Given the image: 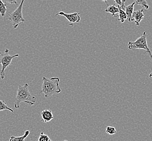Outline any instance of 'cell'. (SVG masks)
I'll return each instance as SVG.
<instances>
[{"mask_svg":"<svg viewBox=\"0 0 152 141\" xmlns=\"http://www.w3.org/2000/svg\"><path fill=\"white\" fill-rule=\"evenodd\" d=\"M25 0H22L21 2L20 5L18 7V8L12 13H9V20L12 22V26L14 29L17 28L20 24L23 23L25 22L22 10H23V6L24 4Z\"/></svg>","mask_w":152,"mask_h":141,"instance_id":"5b68a950","label":"cell"},{"mask_svg":"<svg viewBox=\"0 0 152 141\" xmlns=\"http://www.w3.org/2000/svg\"><path fill=\"white\" fill-rule=\"evenodd\" d=\"M5 2L7 3H9V4H18L17 2V0H4Z\"/></svg>","mask_w":152,"mask_h":141,"instance_id":"ac0fdd59","label":"cell"},{"mask_svg":"<svg viewBox=\"0 0 152 141\" xmlns=\"http://www.w3.org/2000/svg\"><path fill=\"white\" fill-rule=\"evenodd\" d=\"M4 110L9 111L12 112H14V110L12 108L9 107L8 106L6 101L2 100H0V111Z\"/></svg>","mask_w":152,"mask_h":141,"instance_id":"5bb4252c","label":"cell"},{"mask_svg":"<svg viewBox=\"0 0 152 141\" xmlns=\"http://www.w3.org/2000/svg\"><path fill=\"white\" fill-rule=\"evenodd\" d=\"M41 121L43 123H48L54 119V116L50 109H46L41 112Z\"/></svg>","mask_w":152,"mask_h":141,"instance_id":"ba28073f","label":"cell"},{"mask_svg":"<svg viewBox=\"0 0 152 141\" xmlns=\"http://www.w3.org/2000/svg\"><path fill=\"white\" fill-rule=\"evenodd\" d=\"M19 55L18 54L14 55H10L9 54V50L8 49H6L3 53L0 52V64L2 65V68L0 70V76L2 79L4 78L5 70L12 64L13 59L18 58Z\"/></svg>","mask_w":152,"mask_h":141,"instance_id":"277c9868","label":"cell"},{"mask_svg":"<svg viewBox=\"0 0 152 141\" xmlns=\"http://www.w3.org/2000/svg\"><path fill=\"white\" fill-rule=\"evenodd\" d=\"M144 12L145 10L143 9L138 10L133 12L132 19V21H134L137 26L140 25V22L142 21L144 18Z\"/></svg>","mask_w":152,"mask_h":141,"instance_id":"52a82bcc","label":"cell"},{"mask_svg":"<svg viewBox=\"0 0 152 141\" xmlns=\"http://www.w3.org/2000/svg\"><path fill=\"white\" fill-rule=\"evenodd\" d=\"M101 1H104V2H105V3H106V4L107 6H108V3H107V0H101Z\"/></svg>","mask_w":152,"mask_h":141,"instance_id":"44dd1931","label":"cell"},{"mask_svg":"<svg viewBox=\"0 0 152 141\" xmlns=\"http://www.w3.org/2000/svg\"><path fill=\"white\" fill-rule=\"evenodd\" d=\"M118 8H119V14H118V15H119V18L118 20H116V21H119L120 22H121L122 23H124L125 21L127 20V15L125 12V10L124 9H122L121 8V7L120 6H118Z\"/></svg>","mask_w":152,"mask_h":141,"instance_id":"8fae6325","label":"cell"},{"mask_svg":"<svg viewBox=\"0 0 152 141\" xmlns=\"http://www.w3.org/2000/svg\"><path fill=\"white\" fill-rule=\"evenodd\" d=\"M149 78H152V72L151 73L149 74Z\"/></svg>","mask_w":152,"mask_h":141,"instance_id":"7402d4cb","label":"cell"},{"mask_svg":"<svg viewBox=\"0 0 152 141\" xmlns=\"http://www.w3.org/2000/svg\"><path fill=\"white\" fill-rule=\"evenodd\" d=\"M42 80V89L40 93H43L45 98H50L55 94L61 93L59 77H52L49 79L46 77H43Z\"/></svg>","mask_w":152,"mask_h":141,"instance_id":"7a4b0ae2","label":"cell"},{"mask_svg":"<svg viewBox=\"0 0 152 141\" xmlns=\"http://www.w3.org/2000/svg\"><path fill=\"white\" fill-rule=\"evenodd\" d=\"M38 140L39 141H52V140L49 138L48 136L45 134L43 132H41Z\"/></svg>","mask_w":152,"mask_h":141,"instance_id":"e0dca14e","label":"cell"},{"mask_svg":"<svg viewBox=\"0 0 152 141\" xmlns=\"http://www.w3.org/2000/svg\"><path fill=\"white\" fill-rule=\"evenodd\" d=\"M80 12H73L72 14H67L65 12L61 11L56 14L55 16H62L65 17L67 20L69 22V25L73 26L74 23H79L81 21V17H80Z\"/></svg>","mask_w":152,"mask_h":141,"instance_id":"8992f818","label":"cell"},{"mask_svg":"<svg viewBox=\"0 0 152 141\" xmlns=\"http://www.w3.org/2000/svg\"><path fill=\"white\" fill-rule=\"evenodd\" d=\"M135 4L137 5H140L144 9H148L149 5L147 4L146 0H134Z\"/></svg>","mask_w":152,"mask_h":141,"instance_id":"9a60e30c","label":"cell"},{"mask_svg":"<svg viewBox=\"0 0 152 141\" xmlns=\"http://www.w3.org/2000/svg\"><path fill=\"white\" fill-rule=\"evenodd\" d=\"M7 12V8L6 3L3 2L2 0H0V14L1 16L4 17Z\"/></svg>","mask_w":152,"mask_h":141,"instance_id":"4fadbf2b","label":"cell"},{"mask_svg":"<svg viewBox=\"0 0 152 141\" xmlns=\"http://www.w3.org/2000/svg\"><path fill=\"white\" fill-rule=\"evenodd\" d=\"M135 4V2H134L133 3H132L131 4L125 6V12L127 15V20H128L129 22H132V16L133 12H134V5Z\"/></svg>","mask_w":152,"mask_h":141,"instance_id":"9c48e42d","label":"cell"},{"mask_svg":"<svg viewBox=\"0 0 152 141\" xmlns=\"http://www.w3.org/2000/svg\"><path fill=\"white\" fill-rule=\"evenodd\" d=\"M30 134V131L29 130H26L24 132V135H22L21 136H11V137L9 139L10 141H24L26 138Z\"/></svg>","mask_w":152,"mask_h":141,"instance_id":"7c38bea8","label":"cell"},{"mask_svg":"<svg viewBox=\"0 0 152 141\" xmlns=\"http://www.w3.org/2000/svg\"><path fill=\"white\" fill-rule=\"evenodd\" d=\"M105 12L111 14L113 17H118L119 8L118 7H116L115 4H113L109 6H108L107 8L105 9Z\"/></svg>","mask_w":152,"mask_h":141,"instance_id":"30bf717a","label":"cell"},{"mask_svg":"<svg viewBox=\"0 0 152 141\" xmlns=\"http://www.w3.org/2000/svg\"><path fill=\"white\" fill-rule=\"evenodd\" d=\"M106 132L108 135H114V134H115L117 131H116V130L115 127L108 126L107 127L106 129Z\"/></svg>","mask_w":152,"mask_h":141,"instance_id":"2e32d148","label":"cell"},{"mask_svg":"<svg viewBox=\"0 0 152 141\" xmlns=\"http://www.w3.org/2000/svg\"><path fill=\"white\" fill-rule=\"evenodd\" d=\"M115 2L116 3H117L118 5H119L120 7H121L122 6V2L121 0H114Z\"/></svg>","mask_w":152,"mask_h":141,"instance_id":"ffe728a7","label":"cell"},{"mask_svg":"<svg viewBox=\"0 0 152 141\" xmlns=\"http://www.w3.org/2000/svg\"><path fill=\"white\" fill-rule=\"evenodd\" d=\"M122 2V6L121 7V8L122 9H124V10H125V3L126 2V0H121Z\"/></svg>","mask_w":152,"mask_h":141,"instance_id":"d6986e66","label":"cell"},{"mask_svg":"<svg viewBox=\"0 0 152 141\" xmlns=\"http://www.w3.org/2000/svg\"><path fill=\"white\" fill-rule=\"evenodd\" d=\"M37 99L35 96L31 93L29 90V85L27 83L24 85H19L16 96L15 101L14 103V107L18 109L20 107V104L23 102L31 106L34 105L37 102Z\"/></svg>","mask_w":152,"mask_h":141,"instance_id":"6da1fadb","label":"cell"},{"mask_svg":"<svg viewBox=\"0 0 152 141\" xmlns=\"http://www.w3.org/2000/svg\"><path fill=\"white\" fill-rule=\"evenodd\" d=\"M128 49L130 50L133 49H143L145 50V53L148 55L149 58L152 60V54L151 50L149 48L147 40V32L145 31L143 34L137 38L135 41H129L128 44Z\"/></svg>","mask_w":152,"mask_h":141,"instance_id":"3957f363","label":"cell"}]
</instances>
